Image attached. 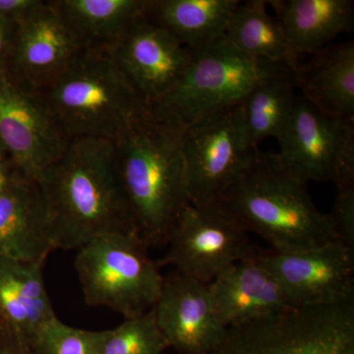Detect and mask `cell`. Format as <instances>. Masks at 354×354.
Segmentation results:
<instances>
[{
  "label": "cell",
  "mask_w": 354,
  "mask_h": 354,
  "mask_svg": "<svg viewBox=\"0 0 354 354\" xmlns=\"http://www.w3.org/2000/svg\"><path fill=\"white\" fill-rule=\"evenodd\" d=\"M295 85L325 113L354 120V43L328 44L300 64Z\"/></svg>",
  "instance_id": "obj_18"
},
{
  "label": "cell",
  "mask_w": 354,
  "mask_h": 354,
  "mask_svg": "<svg viewBox=\"0 0 354 354\" xmlns=\"http://www.w3.org/2000/svg\"><path fill=\"white\" fill-rule=\"evenodd\" d=\"M239 0H149L144 16L190 50L221 39Z\"/></svg>",
  "instance_id": "obj_22"
},
{
  "label": "cell",
  "mask_w": 354,
  "mask_h": 354,
  "mask_svg": "<svg viewBox=\"0 0 354 354\" xmlns=\"http://www.w3.org/2000/svg\"><path fill=\"white\" fill-rule=\"evenodd\" d=\"M20 174L10 158L0 162V194L11 185Z\"/></svg>",
  "instance_id": "obj_31"
},
{
  "label": "cell",
  "mask_w": 354,
  "mask_h": 354,
  "mask_svg": "<svg viewBox=\"0 0 354 354\" xmlns=\"http://www.w3.org/2000/svg\"><path fill=\"white\" fill-rule=\"evenodd\" d=\"M17 24L0 16V71L6 69L15 39Z\"/></svg>",
  "instance_id": "obj_29"
},
{
  "label": "cell",
  "mask_w": 354,
  "mask_h": 354,
  "mask_svg": "<svg viewBox=\"0 0 354 354\" xmlns=\"http://www.w3.org/2000/svg\"><path fill=\"white\" fill-rule=\"evenodd\" d=\"M183 130L151 106L114 142L118 174L135 230L148 248L169 243L190 203Z\"/></svg>",
  "instance_id": "obj_2"
},
{
  "label": "cell",
  "mask_w": 354,
  "mask_h": 354,
  "mask_svg": "<svg viewBox=\"0 0 354 354\" xmlns=\"http://www.w3.org/2000/svg\"><path fill=\"white\" fill-rule=\"evenodd\" d=\"M69 140L115 142L152 104L111 53L82 50L53 85L39 93Z\"/></svg>",
  "instance_id": "obj_4"
},
{
  "label": "cell",
  "mask_w": 354,
  "mask_h": 354,
  "mask_svg": "<svg viewBox=\"0 0 354 354\" xmlns=\"http://www.w3.org/2000/svg\"><path fill=\"white\" fill-rule=\"evenodd\" d=\"M253 256L272 272L292 307L354 297V252L342 242L295 252L256 248Z\"/></svg>",
  "instance_id": "obj_12"
},
{
  "label": "cell",
  "mask_w": 354,
  "mask_h": 354,
  "mask_svg": "<svg viewBox=\"0 0 354 354\" xmlns=\"http://www.w3.org/2000/svg\"><path fill=\"white\" fill-rule=\"evenodd\" d=\"M208 286L216 319L225 329L293 308L279 281L253 254Z\"/></svg>",
  "instance_id": "obj_16"
},
{
  "label": "cell",
  "mask_w": 354,
  "mask_h": 354,
  "mask_svg": "<svg viewBox=\"0 0 354 354\" xmlns=\"http://www.w3.org/2000/svg\"><path fill=\"white\" fill-rule=\"evenodd\" d=\"M53 250L41 186L20 174L0 194V258L44 264Z\"/></svg>",
  "instance_id": "obj_17"
},
{
  "label": "cell",
  "mask_w": 354,
  "mask_h": 354,
  "mask_svg": "<svg viewBox=\"0 0 354 354\" xmlns=\"http://www.w3.org/2000/svg\"><path fill=\"white\" fill-rule=\"evenodd\" d=\"M291 48L298 58L314 55L353 28L351 0H272Z\"/></svg>",
  "instance_id": "obj_20"
},
{
  "label": "cell",
  "mask_w": 354,
  "mask_h": 354,
  "mask_svg": "<svg viewBox=\"0 0 354 354\" xmlns=\"http://www.w3.org/2000/svg\"><path fill=\"white\" fill-rule=\"evenodd\" d=\"M6 158H9L8 155H7L6 149L2 146L1 142H0V162L1 160H6Z\"/></svg>",
  "instance_id": "obj_32"
},
{
  "label": "cell",
  "mask_w": 354,
  "mask_h": 354,
  "mask_svg": "<svg viewBox=\"0 0 354 354\" xmlns=\"http://www.w3.org/2000/svg\"><path fill=\"white\" fill-rule=\"evenodd\" d=\"M290 73L295 72L288 65L247 57L221 37L192 50L181 80L152 106L160 115L185 128L204 116L239 104L261 81Z\"/></svg>",
  "instance_id": "obj_5"
},
{
  "label": "cell",
  "mask_w": 354,
  "mask_h": 354,
  "mask_svg": "<svg viewBox=\"0 0 354 354\" xmlns=\"http://www.w3.org/2000/svg\"><path fill=\"white\" fill-rule=\"evenodd\" d=\"M0 354H32L29 344L21 339L19 335L14 334L7 329L0 337Z\"/></svg>",
  "instance_id": "obj_30"
},
{
  "label": "cell",
  "mask_w": 354,
  "mask_h": 354,
  "mask_svg": "<svg viewBox=\"0 0 354 354\" xmlns=\"http://www.w3.org/2000/svg\"><path fill=\"white\" fill-rule=\"evenodd\" d=\"M82 50L111 53L149 0H53Z\"/></svg>",
  "instance_id": "obj_21"
},
{
  "label": "cell",
  "mask_w": 354,
  "mask_h": 354,
  "mask_svg": "<svg viewBox=\"0 0 354 354\" xmlns=\"http://www.w3.org/2000/svg\"><path fill=\"white\" fill-rule=\"evenodd\" d=\"M74 264L88 306L106 307L128 319L157 304L164 276L136 235L93 239L77 250Z\"/></svg>",
  "instance_id": "obj_7"
},
{
  "label": "cell",
  "mask_w": 354,
  "mask_h": 354,
  "mask_svg": "<svg viewBox=\"0 0 354 354\" xmlns=\"http://www.w3.org/2000/svg\"><path fill=\"white\" fill-rule=\"evenodd\" d=\"M153 309L167 344L183 354L211 353L227 330L216 319L208 283L176 270L164 277Z\"/></svg>",
  "instance_id": "obj_15"
},
{
  "label": "cell",
  "mask_w": 354,
  "mask_h": 354,
  "mask_svg": "<svg viewBox=\"0 0 354 354\" xmlns=\"http://www.w3.org/2000/svg\"><path fill=\"white\" fill-rule=\"evenodd\" d=\"M257 151L247 140L241 102L184 128L183 153L190 204H216Z\"/></svg>",
  "instance_id": "obj_8"
},
{
  "label": "cell",
  "mask_w": 354,
  "mask_h": 354,
  "mask_svg": "<svg viewBox=\"0 0 354 354\" xmlns=\"http://www.w3.org/2000/svg\"><path fill=\"white\" fill-rule=\"evenodd\" d=\"M295 74L271 77L251 88L241 102L247 140L254 149L263 140L279 139L295 108Z\"/></svg>",
  "instance_id": "obj_24"
},
{
  "label": "cell",
  "mask_w": 354,
  "mask_h": 354,
  "mask_svg": "<svg viewBox=\"0 0 354 354\" xmlns=\"http://www.w3.org/2000/svg\"><path fill=\"white\" fill-rule=\"evenodd\" d=\"M264 0H250L236 6L225 29V39L247 57L288 65L293 72L299 66L290 41L277 18L267 10Z\"/></svg>",
  "instance_id": "obj_23"
},
{
  "label": "cell",
  "mask_w": 354,
  "mask_h": 354,
  "mask_svg": "<svg viewBox=\"0 0 354 354\" xmlns=\"http://www.w3.org/2000/svg\"><path fill=\"white\" fill-rule=\"evenodd\" d=\"M104 330L78 329L55 318L27 342L32 354H101Z\"/></svg>",
  "instance_id": "obj_26"
},
{
  "label": "cell",
  "mask_w": 354,
  "mask_h": 354,
  "mask_svg": "<svg viewBox=\"0 0 354 354\" xmlns=\"http://www.w3.org/2000/svg\"><path fill=\"white\" fill-rule=\"evenodd\" d=\"M169 348L156 321L153 309L124 319L115 329L104 330L101 354H164Z\"/></svg>",
  "instance_id": "obj_25"
},
{
  "label": "cell",
  "mask_w": 354,
  "mask_h": 354,
  "mask_svg": "<svg viewBox=\"0 0 354 354\" xmlns=\"http://www.w3.org/2000/svg\"><path fill=\"white\" fill-rule=\"evenodd\" d=\"M44 265L0 258V319L26 342L57 318L44 285Z\"/></svg>",
  "instance_id": "obj_19"
},
{
  "label": "cell",
  "mask_w": 354,
  "mask_h": 354,
  "mask_svg": "<svg viewBox=\"0 0 354 354\" xmlns=\"http://www.w3.org/2000/svg\"><path fill=\"white\" fill-rule=\"evenodd\" d=\"M209 354H354V297L232 326Z\"/></svg>",
  "instance_id": "obj_6"
},
{
  "label": "cell",
  "mask_w": 354,
  "mask_h": 354,
  "mask_svg": "<svg viewBox=\"0 0 354 354\" xmlns=\"http://www.w3.org/2000/svg\"><path fill=\"white\" fill-rule=\"evenodd\" d=\"M335 197L328 214L337 241L354 252V179L335 181Z\"/></svg>",
  "instance_id": "obj_27"
},
{
  "label": "cell",
  "mask_w": 354,
  "mask_h": 354,
  "mask_svg": "<svg viewBox=\"0 0 354 354\" xmlns=\"http://www.w3.org/2000/svg\"><path fill=\"white\" fill-rule=\"evenodd\" d=\"M16 24L6 69L23 87L41 93L66 71L82 48L53 0L39 2Z\"/></svg>",
  "instance_id": "obj_13"
},
{
  "label": "cell",
  "mask_w": 354,
  "mask_h": 354,
  "mask_svg": "<svg viewBox=\"0 0 354 354\" xmlns=\"http://www.w3.org/2000/svg\"><path fill=\"white\" fill-rule=\"evenodd\" d=\"M111 55L142 97L156 104L181 80L192 50L142 15L123 32Z\"/></svg>",
  "instance_id": "obj_14"
},
{
  "label": "cell",
  "mask_w": 354,
  "mask_h": 354,
  "mask_svg": "<svg viewBox=\"0 0 354 354\" xmlns=\"http://www.w3.org/2000/svg\"><path fill=\"white\" fill-rule=\"evenodd\" d=\"M169 248L158 265L209 283L230 266L252 255L248 232L221 205L190 204L184 209Z\"/></svg>",
  "instance_id": "obj_10"
},
{
  "label": "cell",
  "mask_w": 354,
  "mask_h": 354,
  "mask_svg": "<svg viewBox=\"0 0 354 354\" xmlns=\"http://www.w3.org/2000/svg\"><path fill=\"white\" fill-rule=\"evenodd\" d=\"M216 204L278 252L306 250L337 241L328 214L317 209L306 183L291 174L277 153L257 151Z\"/></svg>",
  "instance_id": "obj_3"
},
{
  "label": "cell",
  "mask_w": 354,
  "mask_h": 354,
  "mask_svg": "<svg viewBox=\"0 0 354 354\" xmlns=\"http://www.w3.org/2000/svg\"><path fill=\"white\" fill-rule=\"evenodd\" d=\"M278 142L281 165L302 183L354 178V120L325 113L297 95Z\"/></svg>",
  "instance_id": "obj_9"
},
{
  "label": "cell",
  "mask_w": 354,
  "mask_h": 354,
  "mask_svg": "<svg viewBox=\"0 0 354 354\" xmlns=\"http://www.w3.org/2000/svg\"><path fill=\"white\" fill-rule=\"evenodd\" d=\"M41 0H0V16L18 23L26 17Z\"/></svg>",
  "instance_id": "obj_28"
},
{
  "label": "cell",
  "mask_w": 354,
  "mask_h": 354,
  "mask_svg": "<svg viewBox=\"0 0 354 354\" xmlns=\"http://www.w3.org/2000/svg\"><path fill=\"white\" fill-rule=\"evenodd\" d=\"M38 183L50 213L55 250H78L106 235L137 236L113 141L71 140Z\"/></svg>",
  "instance_id": "obj_1"
},
{
  "label": "cell",
  "mask_w": 354,
  "mask_h": 354,
  "mask_svg": "<svg viewBox=\"0 0 354 354\" xmlns=\"http://www.w3.org/2000/svg\"><path fill=\"white\" fill-rule=\"evenodd\" d=\"M68 137L39 93L0 71V142L21 174L39 181L64 155Z\"/></svg>",
  "instance_id": "obj_11"
}]
</instances>
